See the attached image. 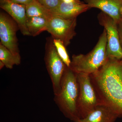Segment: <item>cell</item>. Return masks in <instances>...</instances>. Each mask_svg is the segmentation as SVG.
I'll return each instance as SVG.
<instances>
[{"mask_svg":"<svg viewBox=\"0 0 122 122\" xmlns=\"http://www.w3.org/2000/svg\"><path fill=\"white\" fill-rule=\"evenodd\" d=\"M102 103L122 116V59L108 58L105 65L90 75Z\"/></svg>","mask_w":122,"mask_h":122,"instance_id":"6da1fadb","label":"cell"},{"mask_svg":"<svg viewBox=\"0 0 122 122\" xmlns=\"http://www.w3.org/2000/svg\"><path fill=\"white\" fill-rule=\"evenodd\" d=\"M79 86L77 76L69 67H66L59 93L54 101L63 115L73 122L80 119L78 109Z\"/></svg>","mask_w":122,"mask_h":122,"instance_id":"7a4b0ae2","label":"cell"},{"mask_svg":"<svg viewBox=\"0 0 122 122\" xmlns=\"http://www.w3.org/2000/svg\"><path fill=\"white\" fill-rule=\"evenodd\" d=\"M107 39L104 29L93 50L86 55H73L69 67L76 74H92L97 72L108 60L107 53Z\"/></svg>","mask_w":122,"mask_h":122,"instance_id":"3957f363","label":"cell"},{"mask_svg":"<svg viewBox=\"0 0 122 122\" xmlns=\"http://www.w3.org/2000/svg\"><path fill=\"white\" fill-rule=\"evenodd\" d=\"M75 74L79 86L78 109L80 119H81L86 117L102 103L92 83L90 75Z\"/></svg>","mask_w":122,"mask_h":122,"instance_id":"277c9868","label":"cell"},{"mask_svg":"<svg viewBox=\"0 0 122 122\" xmlns=\"http://www.w3.org/2000/svg\"><path fill=\"white\" fill-rule=\"evenodd\" d=\"M45 50L44 61L55 95L60 91L61 81L66 66L57 52L52 36L47 38Z\"/></svg>","mask_w":122,"mask_h":122,"instance_id":"5b68a950","label":"cell"},{"mask_svg":"<svg viewBox=\"0 0 122 122\" xmlns=\"http://www.w3.org/2000/svg\"><path fill=\"white\" fill-rule=\"evenodd\" d=\"M100 25L106 31L107 44V53L108 58L121 59L122 48L120 45L117 22L109 15L102 12L97 16Z\"/></svg>","mask_w":122,"mask_h":122,"instance_id":"8992f818","label":"cell"},{"mask_svg":"<svg viewBox=\"0 0 122 122\" xmlns=\"http://www.w3.org/2000/svg\"><path fill=\"white\" fill-rule=\"evenodd\" d=\"M77 18L66 19L53 15L48 20V30L53 39H58L67 47L76 35Z\"/></svg>","mask_w":122,"mask_h":122,"instance_id":"52a82bcc","label":"cell"},{"mask_svg":"<svg viewBox=\"0 0 122 122\" xmlns=\"http://www.w3.org/2000/svg\"><path fill=\"white\" fill-rule=\"evenodd\" d=\"M20 30L16 21L8 14L0 13V43L16 56H20L16 33Z\"/></svg>","mask_w":122,"mask_h":122,"instance_id":"ba28073f","label":"cell"},{"mask_svg":"<svg viewBox=\"0 0 122 122\" xmlns=\"http://www.w3.org/2000/svg\"><path fill=\"white\" fill-rule=\"evenodd\" d=\"M0 7L16 21L22 35L30 36L26 25V5L10 0H0Z\"/></svg>","mask_w":122,"mask_h":122,"instance_id":"9c48e42d","label":"cell"},{"mask_svg":"<svg viewBox=\"0 0 122 122\" xmlns=\"http://www.w3.org/2000/svg\"><path fill=\"white\" fill-rule=\"evenodd\" d=\"M89 6L80 0L66 3L62 1L56 8L50 10L53 15L66 19L77 18L79 15L90 9Z\"/></svg>","mask_w":122,"mask_h":122,"instance_id":"30bf717a","label":"cell"},{"mask_svg":"<svg viewBox=\"0 0 122 122\" xmlns=\"http://www.w3.org/2000/svg\"><path fill=\"white\" fill-rule=\"evenodd\" d=\"M91 8H96L112 17L117 23L122 18V0H83Z\"/></svg>","mask_w":122,"mask_h":122,"instance_id":"8fae6325","label":"cell"},{"mask_svg":"<svg viewBox=\"0 0 122 122\" xmlns=\"http://www.w3.org/2000/svg\"><path fill=\"white\" fill-rule=\"evenodd\" d=\"M119 117L117 114L110 107L102 103L98 105L84 118L79 122H114Z\"/></svg>","mask_w":122,"mask_h":122,"instance_id":"7c38bea8","label":"cell"},{"mask_svg":"<svg viewBox=\"0 0 122 122\" xmlns=\"http://www.w3.org/2000/svg\"><path fill=\"white\" fill-rule=\"evenodd\" d=\"M48 20L41 17H27L26 25L30 36L39 35L48 30Z\"/></svg>","mask_w":122,"mask_h":122,"instance_id":"4fadbf2b","label":"cell"},{"mask_svg":"<svg viewBox=\"0 0 122 122\" xmlns=\"http://www.w3.org/2000/svg\"><path fill=\"white\" fill-rule=\"evenodd\" d=\"M21 61V56L14 54L0 43V61L4 63L6 68L10 69H13L14 66L20 65Z\"/></svg>","mask_w":122,"mask_h":122,"instance_id":"5bb4252c","label":"cell"},{"mask_svg":"<svg viewBox=\"0 0 122 122\" xmlns=\"http://www.w3.org/2000/svg\"><path fill=\"white\" fill-rule=\"evenodd\" d=\"M26 11L27 17H41L48 20L53 15L49 10L43 7L36 0L26 5Z\"/></svg>","mask_w":122,"mask_h":122,"instance_id":"9a60e30c","label":"cell"},{"mask_svg":"<svg viewBox=\"0 0 122 122\" xmlns=\"http://www.w3.org/2000/svg\"><path fill=\"white\" fill-rule=\"evenodd\" d=\"M53 42L56 50L57 52L66 66L69 67L71 63V60L66 49L65 46L60 40L53 39Z\"/></svg>","mask_w":122,"mask_h":122,"instance_id":"2e32d148","label":"cell"},{"mask_svg":"<svg viewBox=\"0 0 122 122\" xmlns=\"http://www.w3.org/2000/svg\"><path fill=\"white\" fill-rule=\"evenodd\" d=\"M46 8L49 10L56 8L62 1V0H36Z\"/></svg>","mask_w":122,"mask_h":122,"instance_id":"e0dca14e","label":"cell"},{"mask_svg":"<svg viewBox=\"0 0 122 122\" xmlns=\"http://www.w3.org/2000/svg\"><path fill=\"white\" fill-rule=\"evenodd\" d=\"M117 25L120 44L122 48V18L117 23Z\"/></svg>","mask_w":122,"mask_h":122,"instance_id":"ac0fdd59","label":"cell"},{"mask_svg":"<svg viewBox=\"0 0 122 122\" xmlns=\"http://www.w3.org/2000/svg\"><path fill=\"white\" fill-rule=\"evenodd\" d=\"M34 0H11V1L14 3L20 4L28 5L33 1Z\"/></svg>","mask_w":122,"mask_h":122,"instance_id":"d6986e66","label":"cell"},{"mask_svg":"<svg viewBox=\"0 0 122 122\" xmlns=\"http://www.w3.org/2000/svg\"><path fill=\"white\" fill-rule=\"evenodd\" d=\"M4 66H5V64L2 61H0V69H2Z\"/></svg>","mask_w":122,"mask_h":122,"instance_id":"ffe728a7","label":"cell"},{"mask_svg":"<svg viewBox=\"0 0 122 122\" xmlns=\"http://www.w3.org/2000/svg\"><path fill=\"white\" fill-rule=\"evenodd\" d=\"M74 0H62V1L66 3H69L74 1Z\"/></svg>","mask_w":122,"mask_h":122,"instance_id":"44dd1931","label":"cell"},{"mask_svg":"<svg viewBox=\"0 0 122 122\" xmlns=\"http://www.w3.org/2000/svg\"><path fill=\"white\" fill-rule=\"evenodd\" d=\"M121 17H122V8H121Z\"/></svg>","mask_w":122,"mask_h":122,"instance_id":"7402d4cb","label":"cell"},{"mask_svg":"<svg viewBox=\"0 0 122 122\" xmlns=\"http://www.w3.org/2000/svg\"><path fill=\"white\" fill-rule=\"evenodd\" d=\"M72 122H78V121H75V122H73V121H72Z\"/></svg>","mask_w":122,"mask_h":122,"instance_id":"603a6c76","label":"cell"},{"mask_svg":"<svg viewBox=\"0 0 122 122\" xmlns=\"http://www.w3.org/2000/svg\"></svg>","mask_w":122,"mask_h":122,"instance_id":"cb8c5ba5","label":"cell"},{"mask_svg":"<svg viewBox=\"0 0 122 122\" xmlns=\"http://www.w3.org/2000/svg\"></svg>","mask_w":122,"mask_h":122,"instance_id":"d4e9b609","label":"cell"}]
</instances>
